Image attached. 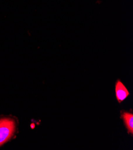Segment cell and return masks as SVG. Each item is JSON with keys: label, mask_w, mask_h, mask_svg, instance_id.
<instances>
[{"label": "cell", "mask_w": 133, "mask_h": 150, "mask_svg": "<svg viewBox=\"0 0 133 150\" xmlns=\"http://www.w3.org/2000/svg\"><path fill=\"white\" fill-rule=\"evenodd\" d=\"M115 94L117 100L119 103L122 102L129 95L128 90L120 80H118L116 83Z\"/></svg>", "instance_id": "7a4b0ae2"}, {"label": "cell", "mask_w": 133, "mask_h": 150, "mask_svg": "<svg viewBox=\"0 0 133 150\" xmlns=\"http://www.w3.org/2000/svg\"><path fill=\"white\" fill-rule=\"evenodd\" d=\"M18 122L15 117H0V146L9 141L18 130Z\"/></svg>", "instance_id": "6da1fadb"}, {"label": "cell", "mask_w": 133, "mask_h": 150, "mask_svg": "<svg viewBox=\"0 0 133 150\" xmlns=\"http://www.w3.org/2000/svg\"><path fill=\"white\" fill-rule=\"evenodd\" d=\"M121 117L123 119L124 125L128 130V133L133 134V115L129 112L124 111L121 113Z\"/></svg>", "instance_id": "3957f363"}]
</instances>
